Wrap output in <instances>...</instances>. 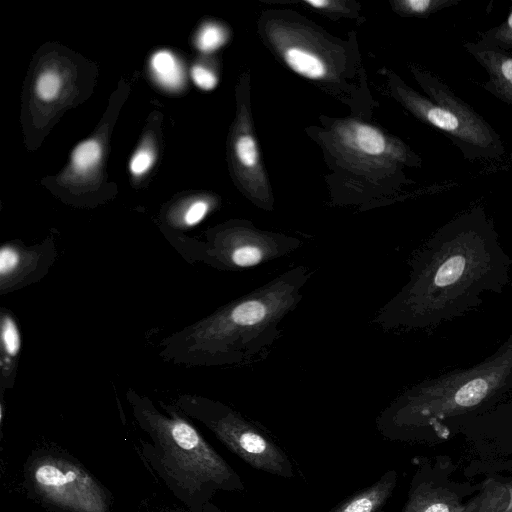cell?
Returning <instances> with one entry per match:
<instances>
[{
	"instance_id": "6da1fadb",
	"label": "cell",
	"mask_w": 512,
	"mask_h": 512,
	"mask_svg": "<svg viewBox=\"0 0 512 512\" xmlns=\"http://www.w3.org/2000/svg\"><path fill=\"white\" fill-rule=\"evenodd\" d=\"M313 275L297 265L163 339L160 356L189 366H236L265 356Z\"/></svg>"
},
{
	"instance_id": "7a4b0ae2",
	"label": "cell",
	"mask_w": 512,
	"mask_h": 512,
	"mask_svg": "<svg viewBox=\"0 0 512 512\" xmlns=\"http://www.w3.org/2000/svg\"><path fill=\"white\" fill-rule=\"evenodd\" d=\"M126 398L149 439L142 444L145 458L186 506H198L209 490L224 489L234 480L231 467L175 405L159 401L162 412L148 396L133 389Z\"/></svg>"
},
{
	"instance_id": "3957f363",
	"label": "cell",
	"mask_w": 512,
	"mask_h": 512,
	"mask_svg": "<svg viewBox=\"0 0 512 512\" xmlns=\"http://www.w3.org/2000/svg\"><path fill=\"white\" fill-rule=\"evenodd\" d=\"M416 76L430 99L406 87L399 92L418 118L443 132L468 161L496 160L505 154L500 135L445 82L428 72L417 71Z\"/></svg>"
},
{
	"instance_id": "277c9868",
	"label": "cell",
	"mask_w": 512,
	"mask_h": 512,
	"mask_svg": "<svg viewBox=\"0 0 512 512\" xmlns=\"http://www.w3.org/2000/svg\"><path fill=\"white\" fill-rule=\"evenodd\" d=\"M174 405L186 417L208 427L226 447L252 467L280 476L292 475L285 454L227 405L194 394L179 395Z\"/></svg>"
},
{
	"instance_id": "5b68a950",
	"label": "cell",
	"mask_w": 512,
	"mask_h": 512,
	"mask_svg": "<svg viewBox=\"0 0 512 512\" xmlns=\"http://www.w3.org/2000/svg\"><path fill=\"white\" fill-rule=\"evenodd\" d=\"M27 478L40 499L66 512H109L100 483L70 458L46 454L28 467Z\"/></svg>"
},
{
	"instance_id": "8992f818",
	"label": "cell",
	"mask_w": 512,
	"mask_h": 512,
	"mask_svg": "<svg viewBox=\"0 0 512 512\" xmlns=\"http://www.w3.org/2000/svg\"><path fill=\"white\" fill-rule=\"evenodd\" d=\"M301 245L295 237L239 223L212 233L203 247L202 260L219 270L241 271L294 253Z\"/></svg>"
},
{
	"instance_id": "52a82bcc",
	"label": "cell",
	"mask_w": 512,
	"mask_h": 512,
	"mask_svg": "<svg viewBox=\"0 0 512 512\" xmlns=\"http://www.w3.org/2000/svg\"><path fill=\"white\" fill-rule=\"evenodd\" d=\"M53 246L25 247L6 243L0 248V292L11 293L43 278L55 262Z\"/></svg>"
},
{
	"instance_id": "ba28073f",
	"label": "cell",
	"mask_w": 512,
	"mask_h": 512,
	"mask_svg": "<svg viewBox=\"0 0 512 512\" xmlns=\"http://www.w3.org/2000/svg\"><path fill=\"white\" fill-rule=\"evenodd\" d=\"M463 47L486 71L483 89L512 107V54L479 40L466 42Z\"/></svg>"
},
{
	"instance_id": "9c48e42d",
	"label": "cell",
	"mask_w": 512,
	"mask_h": 512,
	"mask_svg": "<svg viewBox=\"0 0 512 512\" xmlns=\"http://www.w3.org/2000/svg\"><path fill=\"white\" fill-rule=\"evenodd\" d=\"M21 333L15 316L6 308L0 317V388L12 389L17 375L21 350Z\"/></svg>"
},
{
	"instance_id": "30bf717a",
	"label": "cell",
	"mask_w": 512,
	"mask_h": 512,
	"mask_svg": "<svg viewBox=\"0 0 512 512\" xmlns=\"http://www.w3.org/2000/svg\"><path fill=\"white\" fill-rule=\"evenodd\" d=\"M462 506L450 491L423 484L411 495L403 512H461Z\"/></svg>"
},
{
	"instance_id": "8fae6325",
	"label": "cell",
	"mask_w": 512,
	"mask_h": 512,
	"mask_svg": "<svg viewBox=\"0 0 512 512\" xmlns=\"http://www.w3.org/2000/svg\"><path fill=\"white\" fill-rule=\"evenodd\" d=\"M394 485L395 477L387 475L342 503L333 512H377L391 495Z\"/></svg>"
},
{
	"instance_id": "7c38bea8",
	"label": "cell",
	"mask_w": 512,
	"mask_h": 512,
	"mask_svg": "<svg viewBox=\"0 0 512 512\" xmlns=\"http://www.w3.org/2000/svg\"><path fill=\"white\" fill-rule=\"evenodd\" d=\"M150 66L156 81L164 88L177 90L185 81V73L177 58L167 50L155 52L150 60Z\"/></svg>"
},
{
	"instance_id": "4fadbf2b",
	"label": "cell",
	"mask_w": 512,
	"mask_h": 512,
	"mask_svg": "<svg viewBox=\"0 0 512 512\" xmlns=\"http://www.w3.org/2000/svg\"><path fill=\"white\" fill-rule=\"evenodd\" d=\"M284 58L291 69L304 77L319 79L326 73L323 61L309 51L290 48L284 53Z\"/></svg>"
},
{
	"instance_id": "5bb4252c",
	"label": "cell",
	"mask_w": 512,
	"mask_h": 512,
	"mask_svg": "<svg viewBox=\"0 0 512 512\" xmlns=\"http://www.w3.org/2000/svg\"><path fill=\"white\" fill-rule=\"evenodd\" d=\"M351 142L362 153L380 155L386 149V139L383 134L372 126L356 124L352 129Z\"/></svg>"
},
{
	"instance_id": "9a60e30c",
	"label": "cell",
	"mask_w": 512,
	"mask_h": 512,
	"mask_svg": "<svg viewBox=\"0 0 512 512\" xmlns=\"http://www.w3.org/2000/svg\"><path fill=\"white\" fill-rule=\"evenodd\" d=\"M101 154V146L96 140L83 141L72 152V166L77 172L85 173L99 162Z\"/></svg>"
},
{
	"instance_id": "2e32d148",
	"label": "cell",
	"mask_w": 512,
	"mask_h": 512,
	"mask_svg": "<svg viewBox=\"0 0 512 512\" xmlns=\"http://www.w3.org/2000/svg\"><path fill=\"white\" fill-rule=\"evenodd\" d=\"M479 41L504 51L512 49V6L499 25L479 33Z\"/></svg>"
},
{
	"instance_id": "e0dca14e",
	"label": "cell",
	"mask_w": 512,
	"mask_h": 512,
	"mask_svg": "<svg viewBox=\"0 0 512 512\" xmlns=\"http://www.w3.org/2000/svg\"><path fill=\"white\" fill-rule=\"evenodd\" d=\"M459 3V0H403L398 2V8L407 15L427 17Z\"/></svg>"
},
{
	"instance_id": "ac0fdd59",
	"label": "cell",
	"mask_w": 512,
	"mask_h": 512,
	"mask_svg": "<svg viewBox=\"0 0 512 512\" xmlns=\"http://www.w3.org/2000/svg\"><path fill=\"white\" fill-rule=\"evenodd\" d=\"M61 89V79L54 71H45L36 81V93L41 100H54Z\"/></svg>"
},
{
	"instance_id": "d6986e66",
	"label": "cell",
	"mask_w": 512,
	"mask_h": 512,
	"mask_svg": "<svg viewBox=\"0 0 512 512\" xmlns=\"http://www.w3.org/2000/svg\"><path fill=\"white\" fill-rule=\"evenodd\" d=\"M224 41V31L217 25L207 24L198 34L197 46L203 52H211L219 48Z\"/></svg>"
},
{
	"instance_id": "ffe728a7",
	"label": "cell",
	"mask_w": 512,
	"mask_h": 512,
	"mask_svg": "<svg viewBox=\"0 0 512 512\" xmlns=\"http://www.w3.org/2000/svg\"><path fill=\"white\" fill-rule=\"evenodd\" d=\"M235 150L237 158L243 166L251 168L257 164L258 150L252 136L243 135L238 138Z\"/></svg>"
},
{
	"instance_id": "44dd1931",
	"label": "cell",
	"mask_w": 512,
	"mask_h": 512,
	"mask_svg": "<svg viewBox=\"0 0 512 512\" xmlns=\"http://www.w3.org/2000/svg\"><path fill=\"white\" fill-rule=\"evenodd\" d=\"M209 211V204L206 201L198 200L188 206L182 216V224L185 227H192L200 223Z\"/></svg>"
},
{
	"instance_id": "7402d4cb",
	"label": "cell",
	"mask_w": 512,
	"mask_h": 512,
	"mask_svg": "<svg viewBox=\"0 0 512 512\" xmlns=\"http://www.w3.org/2000/svg\"><path fill=\"white\" fill-rule=\"evenodd\" d=\"M154 157L151 151L142 149L136 152L130 161V171L134 175H142L146 173L153 165Z\"/></svg>"
},
{
	"instance_id": "603a6c76",
	"label": "cell",
	"mask_w": 512,
	"mask_h": 512,
	"mask_svg": "<svg viewBox=\"0 0 512 512\" xmlns=\"http://www.w3.org/2000/svg\"><path fill=\"white\" fill-rule=\"evenodd\" d=\"M191 77L194 83L203 90H212L217 84L216 76L208 69L199 65L192 67Z\"/></svg>"
},
{
	"instance_id": "cb8c5ba5",
	"label": "cell",
	"mask_w": 512,
	"mask_h": 512,
	"mask_svg": "<svg viewBox=\"0 0 512 512\" xmlns=\"http://www.w3.org/2000/svg\"><path fill=\"white\" fill-rule=\"evenodd\" d=\"M305 2L316 8H322L330 4L328 1L325 0H307Z\"/></svg>"
},
{
	"instance_id": "d4e9b609",
	"label": "cell",
	"mask_w": 512,
	"mask_h": 512,
	"mask_svg": "<svg viewBox=\"0 0 512 512\" xmlns=\"http://www.w3.org/2000/svg\"><path fill=\"white\" fill-rule=\"evenodd\" d=\"M504 512H512V487L508 489V505L504 509Z\"/></svg>"
}]
</instances>
